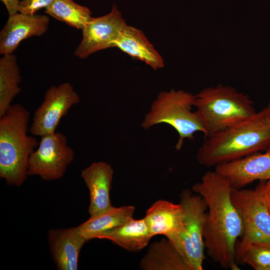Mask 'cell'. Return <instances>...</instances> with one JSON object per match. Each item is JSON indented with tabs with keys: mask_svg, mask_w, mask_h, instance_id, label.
Returning <instances> with one entry per match:
<instances>
[{
	"mask_svg": "<svg viewBox=\"0 0 270 270\" xmlns=\"http://www.w3.org/2000/svg\"><path fill=\"white\" fill-rule=\"evenodd\" d=\"M144 218L152 236L162 234L174 246L177 244L184 224L183 210L180 203L158 200L146 211Z\"/></svg>",
	"mask_w": 270,
	"mask_h": 270,
	"instance_id": "14",
	"label": "cell"
},
{
	"mask_svg": "<svg viewBox=\"0 0 270 270\" xmlns=\"http://www.w3.org/2000/svg\"><path fill=\"white\" fill-rule=\"evenodd\" d=\"M263 200L270 213V180L266 182L263 192Z\"/></svg>",
	"mask_w": 270,
	"mask_h": 270,
	"instance_id": "25",
	"label": "cell"
},
{
	"mask_svg": "<svg viewBox=\"0 0 270 270\" xmlns=\"http://www.w3.org/2000/svg\"><path fill=\"white\" fill-rule=\"evenodd\" d=\"M114 170L112 166L103 162H94L84 169L80 176L90 192L88 211L94 216L110 208V191Z\"/></svg>",
	"mask_w": 270,
	"mask_h": 270,
	"instance_id": "15",
	"label": "cell"
},
{
	"mask_svg": "<svg viewBox=\"0 0 270 270\" xmlns=\"http://www.w3.org/2000/svg\"><path fill=\"white\" fill-rule=\"evenodd\" d=\"M80 102L78 94L70 82L52 86L46 91L43 102L34 112L29 130L30 133L41 137L55 132L62 118Z\"/></svg>",
	"mask_w": 270,
	"mask_h": 270,
	"instance_id": "9",
	"label": "cell"
},
{
	"mask_svg": "<svg viewBox=\"0 0 270 270\" xmlns=\"http://www.w3.org/2000/svg\"><path fill=\"white\" fill-rule=\"evenodd\" d=\"M48 240L57 269L77 270L80 252L88 241L78 227L50 230Z\"/></svg>",
	"mask_w": 270,
	"mask_h": 270,
	"instance_id": "13",
	"label": "cell"
},
{
	"mask_svg": "<svg viewBox=\"0 0 270 270\" xmlns=\"http://www.w3.org/2000/svg\"><path fill=\"white\" fill-rule=\"evenodd\" d=\"M55 0H20L18 12L24 14H35L42 8L50 6Z\"/></svg>",
	"mask_w": 270,
	"mask_h": 270,
	"instance_id": "23",
	"label": "cell"
},
{
	"mask_svg": "<svg viewBox=\"0 0 270 270\" xmlns=\"http://www.w3.org/2000/svg\"><path fill=\"white\" fill-rule=\"evenodd\" d=\"M195 98V95L182 90L160 92L146 115L142 126L148 129L162 123L171 126L179 136L175 148L180 150L185 139L194 140L196 132H204L195 112L192 111Z\"/></svg>",
	"mask_w": 270,
	"mask_h": 270,
	"instance_id": "5",
	"label": "cell"
},
{
	"mask_svg": "<svg viewBox=\"0 0 270 270\" xmlns=\"http://www.w3.org/2000/svg\"><path fill=\"white\" fill-rule=\"evenodd\" d=\"M180 197L184 224L182 233L175 246L188 270H202L205 258L203 232L208 206L200 195L193 194L188 189L183 190Z\"/></svg>",
	"mask_w": 270,
	"mask_h": 270,
	"instance_id": "7",
	"label": "cell"
},
{
	"mask_svg": "<svg viewBox=\"0 0 270 270\" xmlns=\"http://www.w3.org/2000/svg\"><path fill=\"white\" fill-rule=\"evenodd\" d=\"M195 111L204 128V138L254 116L253 102L248 94L219 84L195 95Z\"/></svg>",
	"mask_w": 270,
	"mask_h": 270,
	"instance_id": "4",
	"label": "cell"
},
{
	"mask_svg": "<svg viewBox=\"0 0 270 270\" xmlns=\"http://www.w3.org/2000/svg\"><path fill=\"white\" fill-rule=\"evenodd\" d=\"M152 237L144 218H132L120 226L96 234L94 238L107 239L129 252H138L148 245Z\"/></svg>",
	"mask_w": 270,
	"mask_h": 270,
	"instance_id": "17",
	"label": "cell"
},
{
	"mask_svg": "<svg viewBox=\"0 0 270 270\" xmlns=\"http://www.w3.org/2000/svg\"><path fill=\"white\" fill-rule=\"evenodd\" d=\"M140 266L143 270H188L178 250L167 238L151 244Z\"/></svg>",
	"mask_w": 270,
	"mask_h": 270,
	"instance_id": "18",
	"label": "cell"
},
{
	"mask_svg": "<svg viewBox=\"0 0 270 270\" xmlns=\"http://www.w3.org/2000/svg\"><path fill=\"white\" fill-rule=\"evenodd\" d=\"M135 208L132 206H112L106 211L90 216L78 226L82 234L88 241L100 233L120 226L133 218Z\"/></svg>",
	"mask_w": 270,
	"mask_h": 270,
	"instance_id": "19",
	"label": "cell"
},
{
	"mask_svg": "<svg viewBox=\"0 0 270 270\" xmlns=\"http://www.w3.org/2000/svg\"><path fill=\"white\" fill-rule=\"evenodd\" d=\"M74 156L63 134L56 132L42 136L36 149L30 156L28 175L38 176L47 181L59 180L74 161Z\"/></svg>",
	"mask_w": 270,
	"mask_h": 270,
	"instance_id": "8",
	"label": "cell"
},
{
	"mask_svg": "<svg viewBox=\"0 0 270 270\" xmlns=\"http://www.w3.org/2000/svg\"><path fill=\"white\" fill-rule=\"evenodd\" d=\"M232 188L241 189L255 180H270V148L264 153L256 152L215 166Z\"/></svg>",
	"mask_w": 270,
	"mask_h": 270,
	"instance_id": "11",
	"label": "cell"
},
{
	"mask_svg": "<svg viewBox=\"0 0 270 270\" xmlns=\"http://www.w3.org/2000/svg\"><path fill=\"white\" fill-rule=\"evenodd\" d=\"M49 22V17L46 14L18 12L9 15L0 32V54H13L22 40L42 36L47 31Z\"/></svg>",
	"mask_w": 270,
	"mask_h": 270,
	"instance_id": "12",
	"label": "cell"
},
{
	"mask_svg": "<svg viewBox=\"0 0 270 270\" xmlns=\"http://www.w3.org/2000/svg\"><path fill=\"white\" fill-rule=\"evenodd\" d=\"M240 264H246L254 270H270V246L250 244L244 253Z\"/></svg>",
	"mask_w": 270,
	"mask_h": 270,
	"instance_id": "22",
	"label": "cell"
},
{
	"mask_svg": "<svg viewBox=\"0 0 270 270\" xmlns=\"http://www.w3.org/2000/svg\"><path fill=\"white\" fill-rule=\"evenodd\" d=\"M266 180H260L254 189L232 188L230 198L244 224V234L234 248L236 263L240 264L248 247L257 244L270 246V213L263 200Z\"/></svg>",
	"mask_w": 270,
	"mask_h": 270,
	"instance_id": "6",
	"label": "cell"
},
{
	"mask_svg": "<svg viewBox=\"0 0 270 270\" xmlns=\"http://www.w3.org/2000/svg\"><path fill=\"white\" fill-rule=\"evenodd\" d=\"M231 189L229 182L215 170L206 172L192 188L208 206L203 237L208 256L223 268L236 270L235 245L243 235L244 224L232 201Z\"/></svg>",
	"mask_w": 270,
	"mask_h": 270,
	"instance_id": "1",
	"label": "cell"
},
{
	"mask_svg": "<svg viewBox=\"0 0 270 270\" xmlns=\"http://www.w3.org/2000/svg\"><path fill=\"white\" fill-rule=\"evenodd\" d=\"M196 160L206 167L236 160L270 148V123L266 108L251 118L204 138Z\"/></svg>",
	"mask_w": 270,
	"mask_h": 270,
	"instance_id": "2",
	"label": "cell"
},
{
	"mask_svg": "<svg viewBox=\"0 0 270 270\" xmlns=\"http://www.w3.org/2000/svg\"><path fill=\"white\" fill-rule=\"evenodd\" d=\"M132 58L142 60L154 70L164 66L162 58L140 30L127 24L114 43Z\"/></svg>",
	"mask_w": 270,
	"mask_h": 270,
	"instance_id": "16",
	"label": "cell"
},
{
	"mask_svg": "<svg viewBox=\"0 0 270 270\" xmlns=\"http://www.w3.org/2000/svg\"><path fill=\"white\" fill-rule=\"evenodd\" d=\"M44 12L58 20L82 30L92 18L89 8L72 0H55L45 8Z\"/></svg>",
	"mask_w": 270,
	"mask_h": 270,
	"instance_id": "21",
	"label": "cell"
},
{
	"mask_svg": "<svg viewBox=\"0 0 270 270\" xmlns=\"http://www.w3.org/2000/svg\"><path fill=\"white\" fill-rule=\"evenodd\" d=\"M126 25L117 7L114 5L108 14L92 18L82 30V38L74 54L86 58L98 51L114 47V44Z\"/></svg>",
	"mask_w": 270,
	"mask_h": 270,
	"instance_id": "10",
	"label": "cell"
},
{
	"mask_svg": "<svg viewBox=\"0 0 270 270\" xmlns=\"http://www.w3.org/2000/svg\"><path fill=\"white\" fill-rule=\"evenodd\" d=\"M4 4L9 15L18 12V7L20 0H0Z\"/></svg>",
	"mask_w": 270,
	"mask_h": 270,
	"instance_id": "24",
	"label": "cell"
},
{
	"mask_svg": "<svg viewBox=\"0 0 270 270\" xmlns=\"http://www.w3.org/2000/svg\"><path fill=\"white\" fill-rule=\"evenodd\" d=\"M265 108L266 110V115H267L268 120L270 123V100L268 102V106Z\"/></svg>",
	"mask_w": 270,
	"mask_h": 270,
	"instance_id": "26",
	"label": "cell"
},
{
	"mask_svg": "<svg viewBox=\"0 0 270 270\" xmlns=\"http://www.w3.org/2000/svg\"><path fill=\"white\" fill-rule=\"evenodd\" d=\"M30 115L16 103L0 117V178L10 186H20L27 179L30 156L39 144L28 134Z\"/></svg>",
	"mask_w": 270,
	"mask_h": 270,
	"instance_id": "3",
	"label": "cell"
},
{
	"mask_svg": "<svg viewBox=\"0 0 270 270\" xmlns=\"http://www.w3.org/2000/svg\"><path fill=\"white\" fill-rule=\"evenodd\" d=\"M21 79L16 56L3 55L0 58V117L6 114L13 99L21 92L19 86Z\"/></svg>",
	"mask_w": 270,
	"mask_h": 270,
	"instance_id": "20",
	"label": "cell"
}]
</instances>
